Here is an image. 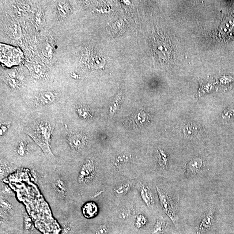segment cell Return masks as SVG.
Wrapping results in <instances>:
<instances>
[{
  "mask_svg": "<svg viewBox=\"0 0 234 234\" xmlns=\"http://www.w3.org/2000/svg\"><path fill=\"white\" fill-rule=\"evenodd\" d=\"M130 188V186L128 184L122 185L117 187L115 189L116 193L119 195H122L125 193H127V191L129 190Z\"/></svg>",
  "mask_w": 234,
  "mask_h": 234,
  "instance_id": "cell-20",
  "label": "cell"
},
{
  "mask_svg": "<svg viewBox=\"0 0 234 234\" xmlns=\"http://www.w3.org/2000/svg\"><path fill=\"white\" fill-rule=\"evenodd\" d=\"M24 55L18 48L1 44V62L6 66L19 65L23 62Z\"/></svg>",
  "mask_w": 234,
  "mask_h": 234,
  "instance_id": "cell-5",
  "label": "cell"
},
{
  "mask_svg": "<svg viewBox=\"0 0 234 234\" xmlns=\"http://www.w3.org/2000/svg\"><path fill=\"white\" fill-rule=\"evenodd\" d=\"M165 227L164 221L162 218L157 220L153 228V232L155 234H160L162 232Z\"/></svg>",
  "mask_w": 234,
  "mask_h": 234,
  "instance_id": "cell-16",
  "label": "cell"
},
{
  "mask_svg": "<svg viewBox=\"0 0 234 234\" xmlns=\"http://www.w3.org/2000/svg\"><path fill=\"white\" fill-rule=\"evenodd\" d=\"M52 129L51 125L47 122H41L34 125L27 132L43 151L45 155L52 164L56 163V157L51 152L50 142Z\"/></svg>",
  "mask_w": 234,
  "mask_h": 234,
  "instance_id": "cell-3",
  "label": "cell"
},
{
  "mask_svg": "<svg viewBox=\"0 0 234 234\" xmlns=\"http://www.w3.org/2000/svg\"><path fill=\"white\" fill-rule=\"evenodd\" d=\"M108 228L105 225H101L98 227L94 234H107Z\"/></svg>",
  "mask_w": 234,
  "mask_h": 234,
  "instance_id": "cell-21",
  "label": "cell"
},
{
  "mask_svg": "<svg viewBox=\"0 0 234 234\" xmlns=\"http://www.w3.org/2000/svg\"><path fill=\"white\" fill-rule=\"evenodd\" d=\"M146 219L145 216L139 215L137 216L135 219V225L138 228H140L146 224Z\"/></svg>",
  "mask_w": 234,
  "mask_h": 234,
  "instance_id": "cell-18",
  "label": "cell"
},
{
  "mask_svg": "<svg viewBox=\"0 0 234 234\" xmlns=\"http://www.w3.org/2000/svg\"><path fill=\"white\" fill-rule=\"evenodd\" d=\"M57 8L58 13L62 17H66L70 11V7L66 2L58 3Z\"/></svg>",
  "mask_w": 234,
  "mask_h": 234,
  "instance_id": "cell-14",
  "label": "cell"
},
{
  "mask_svg": "<svg viewBox=\"0 0 234 234\" xmlns=\"http://www.w3.org/2000/svg\"><path fill=\"white\" fill-rule=\"evenodd\" d=\"M8 34L10 38L18 39L21 35V29L18 25L14 24L9 28Z\"/></svg>",
  "mask_w": 234,
  "mask_h": 234,
  "instance_id": "cell-13",
  "label": "cell"
},
{
  "mask_svg": "<svg viewBox=\"0 0 234 234\" xmlns=\"http://www.w3.org/2000/svg\"><path fill=\"white\" fill-rule=\"evenodd\" d=\"M157 189L162 206L166 213L175 224L176 213L173 202L171 198L157 186Z\"/></svg>",
  "mask_w": 234,
  "mask_h": 234,
  "instance_id": "cell-6",
  "label": "cell"
},
{
  "mask_svg": "<svg viewBox=\"0 0 234 234\" xmlns=\"http://www.w3.org/2000/svg\"><path fill=\"white\" fill-rule=\"evenodd\" d=\"M153 49L156 56L162 61L168 62L173 58V46L169 39L163 34L158 33L154 37Z\"/></svg>",
  "mask_w": 234,
  "mask_h": 234,
  "instance_id": "cell-4",
  "label": "cell"
},
{
  "mask_svg": "<svg viewBox=\"0 0 234 234\" xmlns=\"http://www.w3.org/2000/svg\"><path fill=\"white\" fill-rule=\"evenodd\" d=\"M120 218H122V219H125V218L127 217V213L125 211L122 212V213H120Z\"/></svg>",
  "mask_w": 234,
  "mask_h": 234,
  "instance_id": "cell-22",
  "label": "cell"
},
{
  "mask_svg": "<svg viewBox=\"0 0 234 234\" xmlns=\"http://www.w3.org/2000/svg\"><path fill=\"white\" fill-rule=\"evenodd\" d=\"M14 234L11 233V234Z\"/></svg>",
  "mask_w": 234,
  "mask_h": 234,
  "instance_id": "cell-23",
  "label": "cell"
},
{
  "mask_svg": "<svg viewBox=\"0 0 234 234\" xmlns=\"http://www.w3.org/2000/svg\"><path fill=\"white\" fill-rule=\"evenodd\" d=\"M16 152L19 157L24 158L27 157L29 152L26 143L24 142H21L17 148Z\"/></svg>",
  "mask_w": 234,
  "mask_h": 234,
  "instance_id": "cell-15",
  "label": "cell"
},
{
  "mask_svg": "<svg viewBox=\"0 0 234 234\" xmlns=\"http://www.w3.org/2000/svg\"><path fill=\"white\" fill-rule=\"evenodd\" d=\"M159 164L160 166L165 168L167 167V155L163 150H160L159 152Z\"/></svg>",
  "mask_w": 234,
  "mask_h": 234,
  "instance_id": "cell-19",
  "label": "cell"
},
{
  "mask_svg": "<svg viewBox=\"0 0 234 234\" xmlns=\"http://www.w3.org/2000/svg\"><path fill=\"white\" fill-rule=\"evenodd\" d=\"M27 213L22 203L18 201L15 193L6 184L0 183V217L1 226L19 223L24 226Z\"/></svg>",
  "mask_w": 234,
  "mask_h": 234,
  "instance_id": "cell-2",
  "label": "cell"
},
{
  "mask_svg": "<svg viewBox=\"0 0 234 234\" xmlns=\"http://www.w3.org/2000/svg\"><path fill=\"white\" fill-rule=\"evenodd\" d=\"M185 134L188 137L196 136L198 134V129L196 127H193L192 125L187 126L184 131Z\"/></svg>",
  "mask_w": 234,
  "mask_h": 234,
  "instance_id": "cell-17",
  "label": "cell"
},
{
  "mask_svg": "<svg viewBox=\"0 0 234 234\" xmlns=\"http://www.w3.org/2000/svg\"><path fill=\"white\" fill-rule=\"evenodd\" d=\"M139 190L141 196L145 203L148 206L152 207L153 200L150 190L148 187L143 184L139 186Z\"/></svg>",
  "mask_w": 234,
  "mask_h": 234,
  "instance_id": "cell-12",
  "label": "cell"
},
{
  "mask_svg": "<svg viewBox=\"0 0 234 234\" xmlns=\"http://www.w3.org/2000/svg\"><path fill=\"white\" fill-rule=\"evenodd\" d=\"M35 179L55 218L67 211L75 202L66 171L55 169L37 173Z\"/></svg>",
  "mask_w": 234,
  "mask_h": 234,
  "instance_id": "cell-1",
  "label": "cell"
},
{
  "mask_svg": "<svg viewBox=\"0 0 234 234\" xmlns=\"http://www.w3.org/2000/svg\"><path fill=\"white\" fill-rule=\"evenodd\" d=\"M37 99L39 103L40 104L49 105L54 102L56 99V95L53 92H43L39 95Z\"/></svg>",
  "mask_w": 234,
  "mask_h": 234,
  "instance_id": "cell-11",
  "label": "cell"
},
{
  "mask_svg": "<svg viewBox=\"0 0 234 234\" xmlns=\"http://www.w3.org/2000/svg\"><path fill=\"white\" fill-rule=\"evenodd\" d=\"M202 166V161L200 158L194 159L186 165V172L188 175H194L201 170Z\"/></svg>",
  "mask_w": 234,
  "mask_h": 234,
  "instance_id": "cell-10",
  "label": "cell"
},
{
  "mask_svg": "<svg viewBox=\"0 0 234 234\" xmlns=\"http://www.w3.org/2000/svg\"><path fill=\"white\" fill-rule=\"evenodd\" d=\"M68 140L71 149L76 153L82 150L86 144L85 137L79 134H70Z\"/></svg>",
  "mask_w": 234,
  "mask_h": 234,
  "instance_id": "cell-7",
  "label": "cell"
},
{
  "mask_svg": "<svg viewBox=\"0 0 234 234\" xmlns=\"http://www.w3.org/2000/svg\"><path fill=\"white\" fill-rule=\"evenodd\" d=\"M85 58V62L89 66L92 68H102L104 66L105 60L96 52H89Z\"/></svg>",
  "mask_w": 234,
  "mask_h": 234,
  "instance_id": "cell-8",
  "label": "cell"
},
{
  "mask_svg": "<svg viewBox=\"0 0 234 234\" xmlns=\"http://www.w3.org/2000/svg\"><path fill=\"white\" fill-rule=\"evenodd\" d=\"M213 218V215L211 211H210L206 214L199 225L197 234H201L208 230L213 224L214 220Z\"/></svg>",
  "mask_w": 234,
  "mask_h": 234,
  "instance_id": "cell-9",
  "label": "cell"
}]
</instances>
